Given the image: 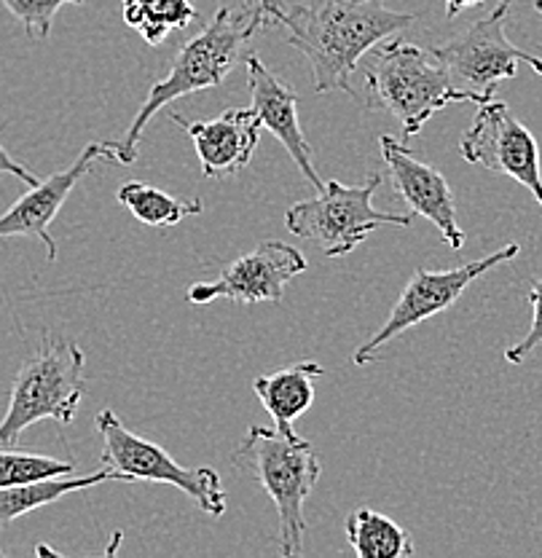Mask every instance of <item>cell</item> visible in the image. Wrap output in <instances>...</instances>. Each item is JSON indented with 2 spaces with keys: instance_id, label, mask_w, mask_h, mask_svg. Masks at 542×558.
Segmentation results:
<instances>
[{
  "instance_id": "6da1fadb",
  "label": "cell",
  "mask_w": 542,
  "mask_h": 558,
  "mask_svg": "<svg viewBox=\"0 0 542 558\" xmlns=\"http://www.w3.org/2000/svg\"><path fill=\"white\" fill-rule=\"evenodd\" d=\"M417 22V14L393 11L382 0H306L288 5L285 27L290 46L301 51L312 65L314 92L352 89V73L358 62L378 46Z\"/></svg>"
},
{
  "instance_id": "7a4b0ae2",
  "label": "cell",
  "mask_w": 542,
  "mask_h": 558,
  "mask_svg": "<svg viewBox=\"0 0 542 558\" xmlns=\"http://www.w3.org/2000/svg\"><path fill=\"white\" fill-rule=\"evenodd\" d=\"M261 27L266 25V16L258 5H248V9H218L213 20L200 35L180 46V51L170 62V73L161 81L150 84L148 97H145L140 110L132 119L130 130L119 143V161L121 165H132L137 159V145L143 137L145 126L154 119L159 110L167 105L189 97L194 92L215 89L226 81V75L239 65L244 57V46L253 38Z\"/></svg>"
},
{
  "instance_id": "3957f363",
  "label": "cell",
  "mask_w": 542,
  "mask_h": 558,
  "mask_svg": "<svg viewBox=\"0 0 542 558\" xmlns=\"http://www.w3.org/2000/svg\"><path fill=\"white\" fill-rule=\"evenodd\" d=\"M365 97L376 110L393 116L411 140L438 110L451 102L483 105L489 100L457 89L448 70L433 51L395 38L373 46L365 65Z\"/></svg>"
},
{
  "instance_id": "277c9868",
  "label": "cell",
  "mask_w": 542,
  "mask_h": 558,
  "mask_svg": "<svg viewBox=\"0 0 542 558\" xmlns=\"http://www.w3.org/2000/svg\"><path fill=\"white\" fill-rule=\"evenodd\" d=\"M237 468L248 470L277 508L279 554L299 558L304 554V505L317 486L323 464L309 440L296 433L253 424L234 451Z\"/></svg>"
},
{
  "instance_id": "5b68a950",
  "label": "cell",
  "mask_w": 542,
  "mask_h": 558,
  "mask_svg": "<svg viewBox=\"0 0 542 558\" xmlns=\"http://www.w3.org/2000/svg\"><path fill=\"white\" fill-rule=\"evenodd\" d=\"M84 352L73 341L44 336L38 352L22 363L11 384L5 416L0 418V446H14L35 422L70 424L84 398Z\"/></svg>"
},
{
  "instance_id": "8992f818",
  "label": "cell",
  "mask_w": 542,
  "mask_h": 558,
  "mask_svg": "<svg viewBox=\"0 0 542 558\" xmlns=\"http://www.w3.org/2000/svg\"><path fill=\"white\" fill-rule=\"evenodd\" d=\"M382 174H371L363 185L325 183L314 199L296 202L285 213V229L293 236L317 244L325 258H344L382 226H411V213H378L373 207Z\"/></svg>"
},
{
  "instance_id": "52a82bcc",
  "label": "cell",
  "mask_w": 542,
  "mask_h": 558,
  "mask_svg": "<svg viewBox=\"0 0 542 558\" xmlns=\"http://www.w3.org/2000/svg\"><path fill=\"white\" fill-rule=\"evenodd\" d=\"M95 427L103 440V468L119 470L130 481H148V484L180 488L213 519H220L226 513L229 497L220 484V475L213 468H183L161 446L127 429V424L110 409H103L95 416Z\"/></svg>"
},
{
  "instance_id": "ba28073f",
  "label": "cell",
  "mask_w": 542,
  "mask_h": 558,
  "mask_svg": "<svg viewBox=\"0 0 542 558\" xmlns=\"http://www.w3.org/2000/svg\"><path fill=\"white\" fill-rule=\"evenodd\" d=\"M516 0H497L486 16L473 22L468 31L457 33L446 44L435 46L433 54L446 65L454 86L483 100H494V89L499 81L516 78L518 65H529L542 75V60L518 49L505 35L510 9Z\"/></svg>"
},
{
  "instance_id": "9c48e42d",
  "label": "cell",
  "mask_w": 542,
  "mask_h": 558,
  "mask_svg": "<svg viewBox=\"0 0 542 558\" xmlns=\"http://www.w3.org/2000/svg\"><path fill=\"white\" fill-rule=\"evenodd\" d=\"M518 250H521L518 244H505V247H499L497 253L486 255V258L470 260V264L457 266V269L413 271V277L406 282L404 293H400V299L395 301L393 312H389V317L384 319L382 328H378L365 344L354 349L352 354L354 365H371L373 357L378 354V349L384 344L398 339L400 333H406V330L413 328V325H422L427 323L430 317H435V314L451 310L475 279H481L486 271L497 269L499 264H508V260L516 258Z\"/></svg>"
},
{
  "instance_id": "30bf717a",
  "label": "cell",
  "mask_w": 542,
  "mask_h": 558,
  "mask_svg": "<svg viewBox=\"0 0 542 558\" xmlns=\"http://www.w3.org/2000/svg\"><path fill=\"white\" fill-rule=\"evenodd\" d=\"M459 154L468 165L483 167L486 172L508 174L542 207L540 145L505 102L489 100L478 105L473 124L459 140Z\"/></svg>"
},
{
  "instance_id": "8fae6325",
  "label": "cell",
  "mask_w": 542,
  "mask_h": 558,
  "mask_svg": "<svg viewBox=\"0 0 542 558\" xmlns=\"http://www.w3.org/2000/svg\"><path fill=\"white\" fill-rule=\"evenodd\" d=\"M304 271L306 258L293 244L277 240L261 242L253 253L226 266L218 279L191 284L189 301L196 306L213 304L220 299L231 301V304H261V301L279 304L290 279L304 275Z\"/></svg>"
},
{
  "instance_id": "7c38bea8",
  "label": "cell",
  "mask_w": 542,
  "mask_h": 558,
  "mask_svg": "<svg viewBox=\"0 0 542 558\" xmlns=\"http://www.w3.org/2000/svg\"><path fill=\"white\" fill-rule=\"evenodd\" d=\"M97 161H119V143H89L68 170L49 174L38 185H33L31 194L22 196L0 215V240L33 236L46 244V258L57 260V242L49 231L51 220L57 218L75 185L95 170Z\"/></svg>"
},
{
  "instance_id": "4fadbf2b",
  "label": "cell",
  "mask_w": 542,
  "mask_h": 558,
  "mask_svg": "<svg viewBox=\"0 0 542 558\" xmlns=\"http://www.w3.org/2000/svg\"><path fill=\"white\" fill-rule=\"evenodd\" d=\"M378 150H382L395 194L406 202L408 213L422 215L430 223H435L443 242L451 250L462 247L465 231L459 229L457 199H454V191L446 183V178L435 167L417 159L400 140L382 135L378 137Z\"/></svg>"
},
{
  "instance_id": "5bb4252c",
  "label": "cell",
  "mask_w": 542,
  "mask_h": 558,
  "mask_svg": "<svg viewBox=\"0 0 542 558\" xmlns=\"http://www.w3.org/2000/svg\"><path fill=\"white\" fill-rule=\"evenodd\" d=\"M172 121L194 140L204 178L224 180L239 174L244 167H250L258 148L261 119L253 108L224 110L209 121H189L172 113Z\"/></svg>"
},
{
  "instance_id": "9a60e30c",
  "label": "cell",
  "mask_w": 542,
  "mask_h": 558,
  "mask_svg": "<svg viewBox=\"0 0 542 558\" xmlns=\"http://www.w3.org/2000/svg\"><path fill=\"white\" fill-rule=\"evenodd\" d=\"M244 65H248V84H250V97H253V110L261 119V126L272 132L279 143L285 145V150L290 154L293 165L304 172V178L314 185L317 191L325 189L323 178L314 170L312 161V145L301 130L299 119V95L285 84L279 75H274L269 68L264 65L258 54L250 51L244 57Z\"/></svg>"
},
{
  "instance_id": "2e32d148",
  "label": "cell",
  "mask_w": 542,
  "mask_h": 558,
  "mask_svg": "<svg viewBox=\"0 0 542 558\" xmlns=\"http://www.w3.org/2000/svg\"><path fill=\"white\" fill-rule=\"evenodd\" d=\"M323 365L296 363L277 374L258 376L253 381V392L264 403L266 414L274 418V429L279 433H293L296 418L304 416L314 403V381L323 379Z\"/></svg>"
},
{
  "instance_id": "e0dca14e",
  "label": "cell",
  "mask_w": 542,
  "mask_h": 558,
  "mask_svg": "<svg viewBox=\"0 0 542 558\" xmlns=\"http://www.w3.org/2000/svg\"><path fill=\"white\" fill-rule=\"evenodd\" d=\"M108 481H130V478L121 475L119 470L103 468L100 464L97 473L79 475V478H70V475H55V478H40V481H31V484L0 488V529L9 526L11 521L22 519V515L33 513V510L46 508V505L68 497V494L84 492V488H92L97 484H108Z\"/></svg>"
},
{
  "instance_id": "ac0fdd59",
  "label": "cell",
  "mask_w": 542,
  "mask_h": 558,
  "mask_svg": "<svg viewBox=\"0 0 542 558\" xmlns=\"http://www.w3.org/2000/svg\"><path fill=\"white\" fill-rule=\"evenodd\" d=\"M344 532H347L349 548L360 558H408L417 550L408 529L369 508L349 513Z\"/></svg>"
},
{
  "instance_id": "d6986e66",
  "label": "cell",
  "mask_w": 542,
  "mask_h": 558,
  "mask_svg": "<svg viewBox=\"0 0 542 558\" xmlns=\"http://www.w3.org/2000/svg\"><path fill=\"white\" fill-rule=\"evenodd\" d=\"M121 16L145 44L156 46L172 31H185L196 9L191 0H121Z\"/></svg>"
},
{
  "instance_id": "ffe728a7",
  "label": "cell",
  "mask_w": 542,
  "mask_h": 558,
  "mask_svg": "<svg viewBox=\"0 0 542 558\" xmlns=\"http://www.w3.org/2000/svg\"><path fill=\"white\" fill-rule=\"evenodd\" d=\"M119 205H124L145 226H174L191 215H202V199H174L161 189H154L140 180H130L116 194Z\"/></svg>"
},
{
  "instance_id": "44dd1931",
  "label": "cell",
  "mask_w": 542,
  "mask_h": 558,
  "mask_svg": "<svg viewBox=\"0 0 542 558\" xmlns=\"http://www.w3.org/2000/svg\"><path fill=\"white\" fill-rule=\"evenodd\" d=\"M70 473H75L73 462H62V459L55 457H40V453L9 451L5 446H0V488Z\"/></svg>"
},
{
  "instance_id": "7402d4cb",
  "label": "cell",
  "mask_w": 542,
  "mask_h": 558,
  "mask_svg": "<svg viewBox=\"0 0 542 558\" xmlns=\"http://www.w3.org/2000/svg\"><path fill=\"white\" fill-rule=\"evenodd\" d=\"M84 0H3L5 9L22 22L27 38L46 40L51 35V25L62 5H81Z\"/></svg>"
},
{
  "instance_id": "603a6c76",
  "label": "cell",
  "mask_w": 542,
  "mask_h": 558,
  "mask_svg": "<svg viewBox=\"0 0 542 558\" xmlns=\"http://www.w3.org/2000/svg\"><path fill=\"white\" fill-rule=\"evenodd\" d=\"M527 301L532 304V325H529V333L505 352V360L510 365H521L542 344V279L529 288Z\"/></svg>"
},
{
  "instance_id": "cb8c5ba5",
  "label": "cell",
  "mask_w": 542,
  "mask_h": 558,
  "mask_svg": "<svg viewBox=\"0 0 542 558\" xmlns=\"http://www.w3.org/2000/svg\"><path fill=\"white\" fill-rule=\"evenodd\" d=\"M0 174H14V178H20L22 183H27L31 189L40 183L38 174H33V170H27L25 165H20V161H16L14 156L3 148V143H0Z\"/></svg>"
},
{
  "instance_id": "d4e9b609",
  "label": "cell",
  "mask_w": 542,
  "mask_h": 558,
  "mask_svg": "<svg viewBox=\"0 0 542 558\" xmlns=\"http://www.w3.org/2000/svg\"><path fill=\"white\" fill-rule=\"evenodd\" d=\"M261 11L266 16V25H285L288 20V3L285 0H255Z\"/></svg>"
},
{
  "instance_id": "484cf974",
  "label": "cell",
  "mask_w": 542,
  "mask_h": 558,
  "mask_svg": "<svg viewBox=\"0 0 542 558\" xmlns=\"http://www.w3.org/2000/svg\"><path fill=\"white\" fill-rule=\"evenodd\" d=\"M481 3H486V0H443V5H446V20H454L459 11L473 9V5H481Z\"/></svg>"
},
{
  "instance_id": "4316f807",
  "label": "cell",
  "mask_w": 542,
  "mask_h": 558,
  "mask_svg": "<svg viewBox=\"0 0 542 558\" xmlns=\"http://www.w3.org/2000/svg\"><path fill=\"white\" fill-rule=\"evenodd\" d=\"M534 11L542 16V0H534Z\"/></svg>"
},
{
  "instance_id": "83f0119b",
  "label": "cell",
  "mask_w": 542,
  "mask_h": 558,
  "mask_svg": "<svg viewBox=\"0 0 542 558\" xmlns=\"http://www.w3.org/2000/svg\"><path fill=\"white\" fill-rule=\"evenodd\" d=\"M358 3H365V0H358Z\"/></svg>"
}]
</instances>
